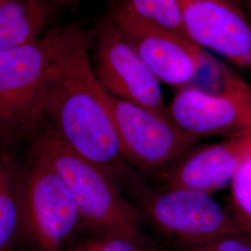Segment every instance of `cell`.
I'll return each instance as SVG.
<instances>
[{"instance_id": "10", "label": "cell", "mask_w": 251, "mask_h": 251, "mask_svg": "<svg viewBox=\"0 0 251 251\" xmlns=\"http://www.w3.org/2000/svg\"><path fill=\"white\" fill-rule=\"evenodd\" d=\"M189 39L251 74V20L234 0H178Z\"/></svg>"}, {"instance_id": "20", "label": "cell", "mask_w": 251, "mask_h": 251, "mask_svg": "<svg viewBox=\"0 0 251 251\" xmlns=\"http://www.w3.org/2000/svg\"><path fill=\"white\" fill-rule=\"evenodd\" d=\"M0 1H1V0H0Z\"/></svg>"}, {"instance_id": "5", "label": "cell", "mask_w": 251, "mask_h": 251, "mask_svg": "<svg viewBox=\"0 0 251 251\" xmlns=\"http://www.w3.org/2000/svg\"><path fill=\"white\" fill-rule=\"evenodd\" d=\"M45 35V34H44ZM50 53L45 36L0 54V139L27 137L45 121Z\"/></svg>"}, {"instance_id": "8", "label": "cell", "mask_w": 251, "mask_h": 251, "mask_svg": "<svg viewBox=\"0 0 251 251\" xmlns=\"http://www.w3.org/2000/svg\"><path fill=\"white\" fill-rule=\"evenodd\" d=\"M167 112L174 125L198 141L251 133V87L243 78L222 92L181 87L175 90Z\"/></svg>"}, {"instance_id": "12", "label": "cell", "mask_w": 251, "mask_h": 251, "mask_svg": "<svg viewBox=\"0 0 251 251\" xmlns=\"http://www.w3.org/2000/svg\"><path fill=\"white\" fill-rule=\"evenodd\" d=\"M49 11L42 0L0 1V54L44 36Z\"/></svg>"}, {"instance_id": "11", "label": "cell", "mask_w": 251, "mask_h": 251, "mask_svg": "<svg viewBox=\"0 0 251 251\" xmlns=\"http://www.w3.org/2000/svg\"><path fill=\"white\" fill-rule=\"evenodd\" d=\"M251 154V132L193 148L159 177L163 184L213 195L229 186Z\"/></svg>"}, {"instance_id": "13", "label": "cell", "mask_w": 251, "mask_h": 251, "mask_svg": "<svg viewBox=\"0 0 251 251\" xmlns=\"http://www.w3.org/2000/svg\"><path fill=\"white\" fill-rule=\"evenodd\" d=\"M21 173L0 155V251H9L22 232Z\"/></svg>"}, {"instance_id": "1", "label": "cell", "mask_w": 251, "mask_h": 251, "mask_svg": "<svg viewBox=\"0 0 251 251\" xmlns=\"http://www.w3.org/2000/svg\"><path fill=\"white\" fill-rule=\"evenodd\" d=\"M50 53L44 118L72 151L97 164L117 181L125 178L110 95L92 68L90 35L78 24L48 30Z\"/></svg>"}, {"instance_id": "4", "label": "cell", "mask_w": 251, "mask_h": 251, "mask_svg": "<svg viewBox=\"0 0 251 251\" xmlns=\"http://www.w3.org/2000/svg\"><path fill=\"white\" fill-rule=\"evenodd\" d=\"M22 232L38 251H61L82 225L61 176L43 154L33 149L21 173Z\"/></svg>"}, {"instance_id": "2", "label": "cell", "mask_w": 251, "mask_h": 251, "mask_svg": "<svg viewBox=\"0 0 251 251\" xmlns=\"http://www.w3.org/2000/svg\"><path fill=\"white\" fill-rule=\"evenodd\" d=\"M33 149L43 154L61 176L82 225L91 233L148 242L138 211L109 172L68 148L49 126L36 138Z\"/></svg>"}, {"instance_id": "14", "label": "cell", "mask_w": 251, "mask_h": 251, "mask_svg": "<svg viewBox=\"0 0 251 251\" xmlns=\"http://www.w3.org/2000/svg\"><path fill=\"white\" fill-rule=\"evenodd\" d=\"M113 4L138 18L188 37L178 0H114Z\"/></svg>"}, {"instance_id": "6", "label": "cell", "mask_w": 251, "mask_h": 251, "mask_svg": "<svg viewBox=\"0 0 251 251\" xmlns=\"http://www.w3.org/2000/svg\"><path fill=\"white\" fill-rule=\"evenodd\" d=\"M110 100L121 153L139 171L160 177L196 147L198 139L169 117L111 95Z\"/></svg>"}, {"instance_id": "18", "label": "cell", "mask_w": 251, "mask_h": 251, "mask_svg": "<svg viewBox=\"0 0 251 251\" xmlns=\"http://www.w3.org/2000/svg\"><path fill=\"white\" fill-rule=\"evenodd\" d=\"M242 8L251 20V0H234Z\"/></svg>"}, {"instance_id": "16", "label": "cell", "mask_w": 251, "mask_h": 251, "mask_svg": "<svg viewBox=\"0 0 251 251\" xmlns=\"http://www.w3.org/2000/svg\"><path fill=\"white\" fill-rule=\"evenodd\" d=\"M71 251H153L148 242L125 237L93 233L78 243Z\"/></svg>"}, {"instance_id": "15", "label": "cell", "mask_w": 251, "mask_h": 251, "mask_svg": "<svg viewBox=\"0 0 251 251\" xmlns=\"http://www.w3.org/2000/svg\"><path fill=\"white\" fill-rule=\"evenodd\" d=\"M227 209L242 232L251 237V154L243 162L229 184Z\"/></svg>"}, {"instance_id": "9", "label": "cell", "mask_w": 251, "mask_h": 251, "mask_svg": "<svg viewBox=\"0 0 251 251\" xmlns=\"http://www.w3.org/2000/svg\"><path fill=\"white\" fill-rule=\"evenodd\" d=\"M119 32L160 83L179 89L190 85L207 54L188 37L112 5L109 13Z\"/></svg>"}, {"instance_id": "3", "label": "cell", "mask_w": 251, "mask_h": 251, "mask_svg": "<svg viewBox=\"0 0 251 251\" xmlns=\"http://www.w3.org/2000/svg\"><path fill=\"white\" fill-rule=\"evenodd\" d=\"M140 187L136 192L139 215L182 251L227 235L246 234L212 195L165 184Z\"/></svg>"}, {"instance_id": "19", "label": "cell", "mask_w": 251, "mask_h": 251, "mask_svg": "<svg viewBox=\"0 0 251 251\" xmlns=\"http://www.w3.org/2000/svg\"><path fill=\"white\" fill-rule=\"evenodd\" d=\"M44 3L46 1H49L50 3H54V4H58V5H63V6H66V5H71L74 3H76L78 2L79 0H42Z\"/></svg>"}, {"instance_id": "7", "label": "cell", "mask_w": 251, "mask_h": 251, "mask_svg": "<svg viewBox=\"0 0 251 251\" xmlns=\"http://www.w3.org/2000/svg\"><path fill=\"white\" fill-rule=\"evenodd\" d=\"M93 51V71L108 94L169 117L161 83L122 36L110 15L95 29Z\"/></svg>"}, {"instance_id": "17", "label": "cell", "mask_w": 251, "mask_h": 251, "mask_svg": "<svg viewBox=\"0 0 251 251\" xmlns=\"http://www.w3.org/2000/svg\"><path fill=\"white\" fill-rule=\"evenodd\" d=\"M185 251H251V237L247 234H232Z\"/></svg>"}]
</instances>
